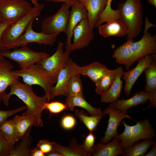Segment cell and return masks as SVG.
I'll use <instances>...</instances> for the list:
<instances>
[{
    "label": "cell",
    "instance_id": "35",
    "mask_svg": "<svg viewBox=\"0 0 156 156\" xmlns=\"http://www.w3.org/2000/svg\"><path fill=\"white\" fill-rule=\"evenodd\" d=\"M67 109L65 104L57 101L47 102L44 106V110H48L51 114H58Z\"/></svg>",
    "mask_w": 156,
    "mask_h": 156
},
{
    "label": "cell",
    "instance_id": "29",
    "mask_svg": "<svg viewBox=\"0 0 156 156\" xmlns=\"http://www.w3.org/2000/svg\"><path fill=\"white\" fill-rule=\"evenodd\" d=\"M119 70V66L114 70H109L95 83V92L102 95L107 90L114 81Z\"/></svg>",
    "mask_w": 156,
    "mask_h": 156
},
{
    "label": "cell",
    "instance_id": "8",
    "mask_svg": "<svg viewBox=\"0 0 156 156\" xmlns=\"http://www.w3.org/2000/svg\"><path fill=\"white\" fill-rule=\"evenodd\" d=\"M32 8L26 0H0V20L12 22L28 12Z\"/></svg>",
    "mask_w": 156,
    "mask_h": 156
},
{
    "label": "cell",
    "instance_id": "38",
    "mask_svg": "<svg viewBox=\"0 0 156 156\" xmlns=\"http://www.w3.org/2000/svg\"><path fill=\"white\" fill-rule=\"evenodd\" d=\"M76 120L75 118L71 115H66L62 119L61 125L64 129L69 130L73 128L75 126Z\"/></svg>",
    "mask_w": 156,
    "mask_h": 156
},
{
    "label": "cell",
    "instance_id": "17",
    "mask_svg": "<svg viewBox=\"0 0 156 156\" xmlns=\"http://www.w3.org/2000/svg\"><path fill=\"white\" fill-rule=\"evenodd\" d=\"M12 65L4 57L0 60V103L7 93L6 88L19 77L15 73Z\"/></svg>",
    "mask_w": 156,
    "mask_h": 156
},
{
    "label": "cell",
    "instance_id": "23",
    "mask_svg": "<svg viewBox=\"0 0 156 156\" xmlns=\"http://www.w3.org/2000/svg\"><path fill=\"white\" fill-rule=\"evenodd\" d=\"M124 72L122 67L119 66V70L114 81L107 90L101 95V102L112 103L120 98L123 83L121 78Z\"/></svg>",
    "mask_w": 156,
    "mask_h": 156
},
{
    "label": "cell",
    "instance_id": "21",
    "mask_svg": "<svg viewBox=\"0 0 156 156\" xmlns=\"http://www.w3.org/2000/svg\"><path fill=\"white\" fill-rule=\"evenodd\" d=\"M11 120L15 127L20 140L30 127L33 126H40L36 116L25 112L21 115H16Z\"/></svg>",
    "mask_w": 156,
    "mask_h": 156
},
{
    "label": "cell",
    "instance_id": "18",
    "mask_svg": "<svg viewBox=\"0 0 156 156\" xmlns=\"http://www.w3.org/2000/svg\"><path fill=\"white\" fill-rule=\"evenodd\" d=\"M73 70L75 74L87 76L95 83L109 69L99 62H94L83 66H78L75 63Z\"/></svg>",
    "mask_w": 156,
    "mask_h": 156
},
{
    "label": "cell",
    "instance_id": "39",
    "mask_svg": "<svg viewBox=\"0 0 156 156\" xmlns=\"http://www.w3.org/2000/svg\"><path fill=\"white\" fill-rule=\"evenodd\" d=\"M36 147L45 154L51 151L53 148V142H50L46 140L39 141Z\"/></svg>",
    "mask_w": 156,
    "mask_h": 156
},
{
    "label": "cell",
    "instance_id": "44",
    "mask_svg": "<svg viewBox=\"0 0 156 156\" xmlns=\"http://www.w3.org/2000/svg\"><path fill=\"white\" fill-rule=\"evenodd\" d=\"M150 151L143 156H155L156 155V143L153 146Z\"/></svg>",
    "mask_w": 156,
    "mask_h": 156
},
{
    "label": "cell",
    "instance_id": "34",
    "mask_svg": "<svg viewBox=\"0 0 156 156\" xmlns=\"http://www.w3.org/2000/svg\"><path fill=\"white\" fill-rule=\"evenodd\" d=\"M125 127L124 132L120 134H118L116 137L119 141V144L123 149L132 146L134 143L133 142L131 133L132 126L127 125L125 121H122Z\"/></svg>",
    "mask_w": 156,
    "mask_h": 156
},
{
    "label": "cell",
    "instance_id": "9",
    "mask_svg": "<svg viewBox=\"0 0 156 156\" xmlns=\"http://www.w3.org/2000/svg\"><path fill=\"white\" fill-rule=\"evenodd\" d=\"M64 44L59 42L55 52L36 64L41 66L56 80L58 74L69 59L71 52L63 50Z\"/></svg>",
    "mask_w": 156,
    "mask_h": 156
},
{
    "label": "cell",
    "instance_id": "37",
    "mask_svg": "<svg viewBox=\"0 0 156 156\" xmlns=\"http://www.w3.org/2000/svg\"><path fill=\"white\" fill-rule=\"evenodd\" d=\"M26 109L27 107L25 106L12 110H0V125L3 122L7 120L10 117Z\"/></svg>",
    "mask_w": 156,
    "mask_h": 156
},
{
    "label": "cell",
    "instance_id": "22",
    "mask_svg": "<svg viewBox=\"0 0 156 156\" xmlns=\"http://www.w3.org/2000/svg\"><path fill=\"white\" fill-rule=\"evenodd\" d=\"M99 34L105 37H121L127 36L129 31L120 20H113L98 27Z\"/></svg>",
    "mask_w": 156,
    "mask_h": 156
},
{
    "label": "cell",
    "instance_id": "30",
    "mask_svg": "<svg viewBox=\"0 0 156 156\" xmlns=\"http://www.w3.org/2000/svg\"><path fill=\"white\" fill-rule=\"evenodd\" d=\"M146 80L144 90L147 92L156 91V54L152 55V60L149 66L143 71Z\"/></svg>",
    "mask_w": 156,
    "mask_h": 156
},
{
    "label": "cell",
    "instance_id": "47",
    "mask_svg": "<svg viewBox=\"0 0 156 156\" xmlns=\"http://www.w3.org/2000/svg\"><path fill=\"white\" fill-rule=\"evenodd\" d=\"M148 2L150 4L156 7V0H147Z\"/></svg>",
    "mask_w": 156,
    "mask_h": 156
},
{
    "label": "cell",
    "instance_id": "5",
    "mask_svg": "<svg viewBox=\"0 0 156 156\" xmlns=\"http://www.w3.org/2000/svg\"><path fill=\"white\" fill-rule=\"evenodd\" d=\"M14 71L18 76L22 78L24 83L30 86L37 85L41 87L45 92L47 102L51 99V90L56 80L41 66L34 64Z\"/></svg>",
    "mask_w": 156,
    "mask_h": 156
},
{
    "label": "cell",
    "instance_id": "43",
    "mask_svg": "<svg viewBox=\"0 0 156 156\" xmlns=\"http://www.w3.org/2000/svg\"><path fill=\"white\" fill-rule=\"evenodd\" d=\"M47 1L53 2H63L68 3L70 4L71 6L73 4L76 3L80 0H44Z\"/></svg>",
    "mask_w": 156,
    "mask_h": 156
},
{
    "label": "cell",
    "instance_id": "42",
    "mask_svg": "<svg viewBox=\"0 0 156 156\" xmlns=\"http://www.w3.org/2000/svg\"><path fill=\"white\" fill-rule=\"evenodd\" d=\"M45 154L37 147L32 149L30 156H45Z\"/></svg>",
    "mask_w": 156,
    "mask_h": 156
},
{
    "label": "cell",
    "instance_id": "10",
    "mask_svg": "<svg viewBox=\"0 0 156 156\" xmlns=\"http://www.w3.org/2000/svg\"><path fill=\"white\" fill-rule=\"evenodd\" d=\"M33 22H31L24 33L12 45L11 49L27 45V43L36 42L38 44L52 46L59 34H46L42 31L37 32L33 29Z\"/></svg>",
    "mask_w": 156,
    "mask_h": 156
},
{
    "label": "cell",
    "instance_id": "40",
    "mask_svg": "<svg viewBox=\"0 0 156 156\" xmlns=\"http://www.w3.org/2000/svg\"><path fill=\"white\" fill-rule=\"evenodd\" d=\"M96 137L92 132L90 133L85 137V138L82 144L85 148L91 153L92 150L94 146Z\"/></svg>",
    "mask_w": 156,
    "mask_h": 156
},
{
    "label": "cell",
    "instance_id": "33",
    "mask_svg": "<svg viewBox=\"0 0 156 156\" xmlns=\"http://www.w3.org/2000/svg\"><path fill=\"white\" fill-rule=\"evenodd\" d=\"M80 75L76 74L71 77L67 87V96H78L84 97Z\"/></svg>",
    "mask_w": 156,
    "mask_h": 156
},
{
    "label": "cell",
    "instance_id": "41",
    "mask_svg": "<svg viewBox=\"0 0 156 156\" xmlns=\"http://www.w3.org/2000/svg\"><path fill=\"white\" fill-rule=\"evenodd\" d=\"M12 22H3L0 25V53L5 50L2 47L1 43V39L2 35L6 29Z\"/></svg>",
    "mask_w": 156,
    "mask_h": 156
},
{
    "label": "cell",
    "instance_id": "4",
    "mask_svg": "<svg viewBox=\"0 0 156 156\" xmlns=\"http://www.w3.org/2000/svg\"><path fill=\"white\" fill-rule=\"evenodd\" d=\"M44 6L41 3L34 6L28 12L9 25L1 39V45L5 50L11 49L12 45L24 33L30 23L40 15Z\"/></svg>",
    "mask_w": 156,
    "mask_h": 156
},
{
    "label": "cell",
    "instance_id": "36",
    "mask_svg": "<svg viewBox=\"0 0 156 156\" xmlns=\"http://www.w3.org/2000/svg\"><path fill=\"white\" fill-rule=\"evenodd\" d=\"M14 146L7 141L0 130V156H10Z\"/></svg>",
    "mask_w": 156,
    "mask_h": 156
},
{
    "label": "cell",
    "instance_id": "50",
    "mask_svg": "<svg viewBox=\"0 0 156 156\" xmlns=\"http://www.w3.org/2000/svg\"><path fill=\"white\" fill-rule=\"evenodd\" d=\"M1 22L0 20V25L1 24Z\"/></svg>",
    "mask_w": 156,
    "mask_h": 156
},
{
    "label": "cell",
    "instance_id": "24",
    "mask_svg": "<svg viewBox=\"0 0 156 156\" xmlns=\"http://www.w3.org/2000/svg\"><path fill=\"white\" fill-rule=\"evenodd\" d=\"M131 133L134 143L140 140L153 138L156 136L155 132L147 119L140 120L132 126Z\"/></svg>",
    "mask_w": 156,
    "mask_h": 156
},
{
    "label": "cell",
    "instance_id": "12",
    "mask_svg": "<svg viewBox=\"0 0 156 156\" xmlns=\"http://www.w3.org/2000/svg\"><path fill=\"white\" fill-rule=\"evenodd\" d=\"M73 36V42L70 47L71 51L80 50L89 46L94 36L87 18L83 19L79 23L74 30Z\"/></svg>",
    "mask_w": 156,
    "mask_h": 156
},
{
    "label": "cell",
    "instance_id": "48",
    "mask_svg": "<svg viewBox=\"0 0 156 156\" xmlns=\"http://www.w3.org/2000/svg\"><path fill=\"white\" fill-rule=\"evenodd\" d=\"M32 2V3L34 5V6L36 5L39 3H38V0H30Z\"/></svg>",
    "mask_w": 156,
    "mask_h": 156
},
{
    "label": "cell",
    "instance_id": "15",
    "mask_svg": "<svg viewBox=\"0 0 156 156\" xmlns=\"http://www.w3.org/2000/svg\"><path fill=\"white\" fill-rule=\"evenodd\" d=\"M152 55L148 54L140 58L137 60L138 64L135 68L124 72L121 77L125 81L123 90L126 95H130L133 86L137 79L150 65L152 60Z\"/></svg>",
    "mask_w": 156,
    "mask_h": 156
},
{
    "label": "cell",
    "instance_id": "46",
    "mask_svg": "<svg viewBox=\"0 0 156 156\" xmlns=\"http://www.w3.org/2000/svg\"><path fill=\"white\" fill-rule=\"evenodd\" d=\"M113 0H108L107 3L106 8L108 9H110L112 8L111 7V3L112 2Z\"/></svg>",
    "mask_w": 156,
    "mask_h": 156
},
{
    "label": "cell",
    "instance_id": "14",
    "mask_svg": "<svg viewBox=\"0 0 156 156\" xmlns=\"http://www.w3.org/2000/svg\"><path fill=\"white\" fill-rule=\"evenodd\" d=\"M75 63L69 58L59 73L55 85L51 90V99L59 96H67V87L68 82L71 76L75 74L73 69Z\"/></svg>",
    "mask_w": 156,
    "mask_h": 156
},
{
    "label": "cell",
    "instance_id": "7",
    "mask_svg": "<svg viewBox=\"0 0 156 156\" xmlns=\"http://www.w3.org/2000/svg\"><path fill=\"white\" fill-rule=\"evenodd\" d=\"M70 7V4L64 3L55 14L45 17L41 23V31L46 34L65 33Z\"/></svg>",
    "mask_w": 156,
    "mask_h": 156
},
{
    "label": "cell",
    "instance_id": "28",
    "mask_svg": "<svg viewBox=\"0 0 156 156\" xmlns=\"http://www.w3.org/2000/svg\"><path fill=\"white\" fill-rule=\"evenodd\" d=\"M156 142L153 138L145 139L144 141L134 143L130 148L123 149V156H143Z\"/></svg>",
    "mask_w": 156,
    "mask_h": 156
},
{
    "label": "cell",
    "instance_id": "25",
    "mask_svg": "<svg viewBox=\"0 0 156 156\" xmlns=\"http://www.w3.org/2000/svg\"><path fill=\"white\" fill-rule=\"evenodd\" d=\"M53 149L60 153L63 156H92L90 152L86 150L83 144H79L76 140L73 138L69 141L67 146L53 142Z\"/></svg>",
    "mask_w": 156,
    "mask_h": 156
},
{
    "label": "cell",
    "instance_id": "13",
    "mask_svg": "<svg viewBox=\"0 0 156 156\" xmlns=\"http://www.w3.org/2000/svg\"><path fill=\"white\" fill-rule=\"evenodd\" d=\"M70 14L65 33L66 36V50L71 52V40L74 29L82 19L87 18V10L83 5L79 1L71 6Z\"/></svg>",
    "mask_w": 156,
    "mask_h": 156
},
{
    "label": "cell",
    "instance_id": "19",
    "mask_svg": "<svg viewBox=\"0 0 156 156\" xmlns=\"http://www.w3.org/2000/svg\"><path fill=\"white\" fill-rule=\"evenodd\" d=\"M86 9L90 28L96 27L100 16L107 4L108 0H80Z\"/></svg>",
    "mask_w": 156,
    "mask_h": 156
},
{
    "label": "cell",
    "instance_id": "31",
    "mask_svg": "<svg viewBox=\"0 0 156 156\" xmlns=\"http://www.w3.org/2000/svg\"><path fill=\"white\" fill-rule=\"evenodd\" d=\"M74 113L76 116L85 125L91 132H92L96 129L103 116V114L96 116H89L80 109L75 110Z\"/></svg>",
    "mask_w": 156,
    "mask_h": 156
},
{
    "label": "cell",
    "instance_id": "32",
    "mask_svg": "<svg viewBox=\"0 0 156 156\" xmlns=\"http://www.w3.org/2000/svg\"><path fill=\"white\" fill-rule=\"evenodd\" d=\"M0 130L10 144L14 145L20 140L15 127L11 120H6L0 125Z\"/></svg>",
    "mask_w": 156,
    "mask_h": 156
},
{
    "label": "cell",
    "instance_id": "3",
    "mask_svg": "<svg viewBox=\"0 0 156 156\" xmlns=\"http://www.w3.org/2000/svg\"><path fill=\"white\" fill-rule=\"evenodd\" d=\"M118 5L120 20L129 31L127 40L134 39L142 30L143 6L141 0H126Z\"/></svg>",
    "mask_w": 156,
    "mask_h": 156
},
{
    "label": "cell",
    "instance_id": "27",
    "mask_svg": "<svg viewBox=\"0 0 156 156\" xmlns=\"http://www.w3.org/2000/svg\"><path fill=\"white\" fill-rule=\"evenodd\" d=\"M31 127L29 128L20 139V142L14 145L10 156H30L32 150L31 144L32 138L30 135Z\"/></svg>",
    "mask_w": 156,
    "mask_h": 156
},
{
    "label": "cell",
    "instance_id": "1",
    "mask_svg": "<svg viewBox=\"0 0 156 156\" xmlns=\"http://www.w3.org/2000/svg\"><path fill=\"white\" fill-rule=\"evenodd\" d=\"M155 25L146 19L144 33L139 40H127L114 51L112 55L117 63L124 65L126 70L140 58L148 54L156 53V36L148 32V29Z\"/></svg>",
    "mask_w": 156,
    "mask_h": 156
},
{
    "label": "cell",
    "instance_id": "16",
    "mask_svg": "<svg viewBox=\"0 0 156 156\" xmlns=\"http://www.w3.org/2000/svg\"><path fill=\"white\" fill-rule=\"evenodd\" d=\"M156 98V91L147 92L144 90L135 93L133 95L127 99H119L111 103L109 106L122 112L127 114L130 108L147 103L151 98Z\"/></svg>",
    "mask_w": 156,
    "mask_h": 156
},
{
    "label": "cell",
    "instance_id": "11",
    "mask_svg": "<svg viewBox=\"0 0 156 156\" xmlns=\"http://www.w3.org/2000/svg\"><path fill=\"white\" fill-rule=\"evenodd\" d=\"M102 114L103 116L106 114H108L109 116L108 125L104 133V136L101 139L99 142L103 144L108 142L118 134V127L123 119L126 118L134 120L127 114L112 108L109 106L107 107L102 112Z\"/></svg>",
    "mask_w": 156,
    "mask_h": 156
},
{
    "label": "cell",
    "instance_id": "2",
    "mask_svg": "<svg viewBox=\"0 0 156 156\" xmlns=\"http://www.w3.org/2000/svg\"><path fill=\"white\" fill-rule=\"evenodd\" d=\"M9 93L3 97L2 101L7 107L9 100L12 95H15L26 105L27 114H32L37 118L40 126H43L41 118L42 113L44 110V106L47 102V99L45 94L42 97L37 96L34 93L32 86L23 83L18 80L15 81L10 86Z\"/></svg>",
    "mask_w": 156,
    "mask_h": 156
},
{
    "label": "cell",
    "instance_id": "49",
    "mask_svg": "<svg viewBox=\"0 0 156 156\" xmlns=\"http://www.w3.org/2000/svg\"><path fill=\"white\" fill-rule=\"evenodd\" d=\"M4 57H3L0 54V60L2 59Z\"/></svg>",
    "mask_w": 156,
    "mask_h": 156
},
{
    "label": "cell",
    "instance_id": "20",
    "mask_svg": "<svg viewBox=\"0 0 156 156\" xmlns=\"http://www.w3.org/2000/svg\"><path fill=\"white\" fill-rule=\"evenodd\" d=\"M119 141L115 137L111 141L105 144L100 142L95 144L91 151L93 156H116L122 155L123 149L119 144Z\"/></svg>",
    "mask_w": 156,
    "mask_h": 156
},
{
    "label": "cell",
    "instance_id": "45",
    "mask_svg": "<svg viewBox=\"0 0 156 156\" xmlns=\"http://www.w3.org/2000/svg\"><path fill=\"white\" fill-rule=\"evenodd\" d=\"M45 155L47 156H63L60 153L53 149L50 152L46 154Z\"/></svg>",
    "mask_w": 156,
    "mask_h": 156
},
{
    "label": "cell",
    "instance_id": "26",
    "mask_svg": "<svg viewBox=\"0 0 156 156\" xmlns=\"http://www.w3.org/2000/svg\"><path fill=\"white\" fill-rule=\"evenodd\" d=\"M68 109L73 111L75 107H78L86 110L90 116H94L103 114L101 108L93 107L85 99L84 97L81 96H67L65 102Z\"/></svg>",
    "mask_w": 156,
    "mask_h": 156
},
{
    "label": "cell",
    "instance_id": "6",
    "mask_svg": "<svg viewBox=\"0 0 156 156\" xmlns=\"http://www.w3.org/2000/svg\"><path fill=\"white\" fill-rule=\"evenodd\" d=\"M0 54L18 63L20 68L36 64L49 56L46 52L34 51L28 47L27 45L18 49L14 48L12 51L5 50Z\"/></svg>",
    "mask_w": 156,
    "mask_h": 156
}]
</instances>
